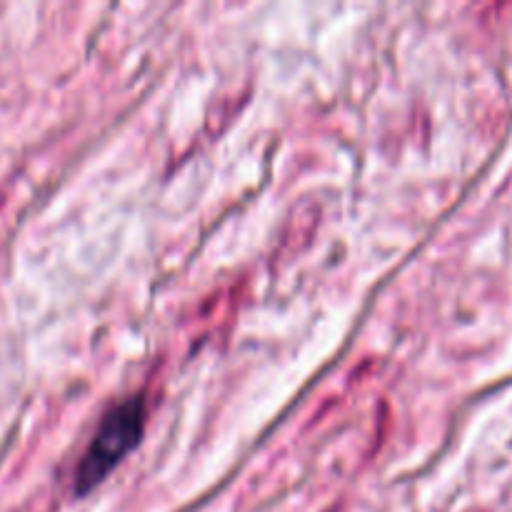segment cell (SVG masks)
I'll return each instance as SVG.
<instances>
[{"label":"cell","instance_id":"6da1fadb","mask_svg":"<svg viewBox=\"0 0 512 512\" xmlns=\"http://www.w3.org/2000/svg\"><path fill=\"white\" fill-rule=\"evenodd\" d=\"M145 428V400L133 395L115 405L98 425L93 443L75 470V493L85 495L105 480V475L140 443Z\"/></svg>","mask_w":512,"mask_h":512}]
</instances>
